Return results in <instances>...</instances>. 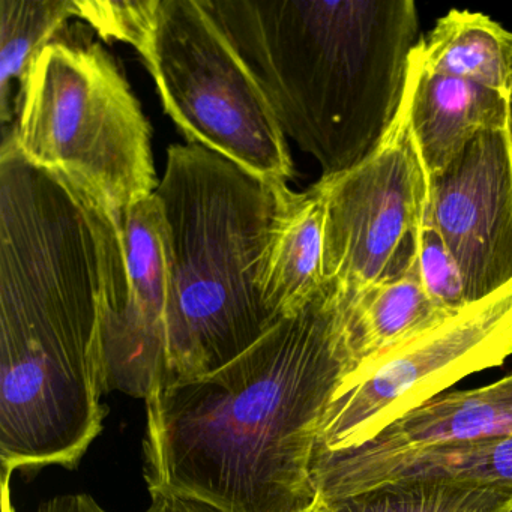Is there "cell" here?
Listing matches in <instances>:
<instances>
[{
	"mask_svg": "<svg viewBox=\"0 0 512 512\" xmlns=\"http://www.w3.org/2000/svg\"><path fill=\"white\" fill-rule=\"evenodd\" d=\"M325 206L314 185L284 188L260 257L257 287L272 319L304 310L325 289Z\"/></svg>",
	"mask_w": 512,
	"mask_h": 512,
	"instance_id": "13",
	"label": "cell"
},
{
	"mask_svg": "<svg viewBox=\"0 0 512 512\" xmlns=\"http://www.w3.org/2000/svg\"><path fill=\"white\" fill-rule=\"evenodd\" d=\"M161 0H74L76 19L104 41H122L142 53L151 37Z\"/></svg>",
	"mask_w": 512,
	"mask_h": 512,
	"instance_id": "19",
	"label": "cell"
},
{
	"mask_svg": "<svg viewBox=\"0 0 512 512\" xmlns=\"http://www.w3.org/2000/svg\"><path fill=\"white\" fill-rule=\"evenodd\" d=\"M512 356V281L412 340L365 359L341 379L316 454L359 448L392 422Z\"/></svg>",
	"mask_w": 512,
	"mask_h": 512,
	"instance_id": "7",
	"label": "cell"
},
{
	"mask_svg": "<svg viewBox=\"0 0 512 512\" xmlns=\"http://www.w3.org/2000/svg\"><path fill=\"white\" fill-rule=\"evenodd\" d=\"M35 166L61 176L118 224L158 187L151 127L115 59L65 29L35 59L13 127Z\"/></svg>",
	"mask_w": 512,
	"mask_h": 512,
	"instance_id": "5",
	"label": "cell"
},
{
	"mask_svg": "<svg viewBox=\"0 0 512 512\" xmlns=\"http://www.w3.org/2000/svg\"><path fill=\"white\" fill-rule=\"evenodd\" d=\"M418 274L425 293L445 313H455L469 304L460 266L437 232L428 208L419 233Z\"/></svg>",
	"mask_w": 512,
	"mask_h": 512,
	"instance_id": "20",
	"label": "cell"
},
{
	"mask_svg": "<svg viewBox=\"0 0 512 512\" xmlns=\"http://www.w3.org/2000/svg\"><path fill=\"white\" fill-rule=\"evenodd\" d=\"M151 506L145 512H220L197 500L173 494H151ZM37 512H109L88 494H65L41 503Z\"/></svg>",
	"mask_w": 512,
	"mask_h": 512,
	"instance_id": "21",
	"label": "cell"
},
{
	"mask_svg": "<svg viewBox=\"0 0 512 512\" xmlns=\"http://www.w3.org/2000/svg\"><path fill=\"white\" fill-rule=\"evenodd\" d=\"M410 67V127L428 181L442 175L482 133L509 128L508 97L425 70L421 40L413 49Z\"/></svg>",
	"mask_w": 512,
	"mask_h": 512,
	"instance_id": "12",
	"label": "cell"
},
{
	"mask_svg": "<svg viewBox=\"0 0 512 512\" xmlns=\"http://www.w3.org/2000/svg\"><path fill=\"white\" fill-rule=\"evenodd\" d=\"M118 227L128 284L115 281L104 314V392L146 400L163 374L170 292L169 230L155 193L128 208Z\"/></svg>",
	"mask_w": 512,
	"mask_h": 512,
	"instance_id": "9",
	"label": "cell"
},
{
	"mask_svg": "<svg viewBox=\"0 0 512 512\" xmlns=\"http://www.w3.org/2000/svg\"><path fill=\"white\" fill-rule=\"evenodd\" d=\"M425 70L457 77L509 95L512 82V32L491 17L451 10L421 38Z\"/></svg>",
	"mask_w": 512,
	"mask_h": 512,
	"instance_id": "15",
	"label": "cell"
},
{
	"mask_svg": "<svg viewBox=\"0 0 512 512\" xmlns=\"http://www.w3.org/2000/svg\"><path fill=\"white\" fill-rule=\"evenodd\" d=\"M4 136V134H2ZM127 271L118 224L61 176L0 149V458L74 469L103 430V323Z\"/></svg>",
	"mask_w": 512,
	"mask_h": 512,
	"instance_id": "1",
	"label": "cell"
},
{
	"mask_svg": "<svg viewBox=\"0 0 512 512\" xmlns=\"http://www.w3.org/2000/svg\"><path fill=\"white\" fill-rule=\"evenodd\" d=\"M343 299L347 334L358 364L412 340L452 314L440 310L425 293L418 266L397 280Z\"/></svg>",
	"mask_w": 512,
	"mask_h": 512,
	"instance_id": "16",
	"label": "cell"
},
{
	"mask_svg": "<svg viewBox=\"0 0 512 512\" xmlns=\"http://www.w3.org/2000/svg\"><path fill=\"white\" fill-rule=\"evenodd\" d=\"M506 436H512V371L481 388L445 392L350 451L380 454Z\"/></svg>",
	"mask_w": 512,
	"mask_h": 512,
	"instance_id": "14",
	"label": "cell"
},
{
	"mask_svg": "<svg viewBox=\"0 0 512 512\" xmlns=\"http://www.w3.org/2000/svg\"><path fill=\"white\" fill-rule=\"evenodd\" d=\"M311 476L323 503L349 499L386 485L512 488V436L380 454H316Z\"/></svg>",
	"mask_w": 512,
	"mask_h": 512,
	"instance_id": "11",
	"label": "cell"
},
{
	"mask_svg": "<svg viewBox=\"0 0 512 512\" xmlns=\"http://www.w3.org/2000/svg\"><path fill=\"white\" fill-rule=\"evenodd\" d=\"M76 19L74 0H0V121L13 127L20 95L41 52Z\"/></svg>",
	"mask_w": 512,
	"mask_h": 512,
	"instance_id": "17",
	"label": "cell"
},
{
	"mask_svg": "<svg viewBox=\"0 0 512 512\" xmlns=\"http://www.w3.org/2000/svg\"><path fill=\"white\" fill-rule=\"evenodd\" d=\"M140 56L190 145L263 181L292 179L289 143L271 103L203 0H161Z\"/></svg>",
	"mask_w": 512,
	"mask_h": 512,
	"instance_id": "6",
	"label": "cell"
},
{
	"mask_svg": "<svg viewBox=\"0 0 512 512\" xmlns=\"http://www.w3.org/2000/svg\"><path fill=\"white\" fill-rule=\"evenodd\" d=\"M259 80L287 139L347 172L376 151L418 46L412 0H203Z\"/></svg>",
	"mask_w": 512,
	"mask_h": 512,
	"instance_id": "3",
	"label": "cell"
},
{
	"mask_svg": "<svg viewBox=\"0 0 512 512\" xmlns=\"http://www.w3.org/2000/svg\"><path fill=\"white\" fill-rule=\"evenodd\" d=\"M356 365L344 299L325 287L220 370L154 389L143 440L149 493L220 512L313 511L320 425Z\"/></svg>",
	"mask_w": 512,
	"mask_h": 512,
	"instance_id": "2",
	"label": "cell"
},
{
	"mask_svg": "<svg viewBox=\"0 0 512 512\" xmlns=\"http://www.w3.org/2000/svg\"><path fill=\"white\" fill-rule=\"evenodd\" d=\"M325 505L329 512H509L512 488L386 485Z\"/></svg>",
	"mask_w": 512,
	"mask_h": 512,
	"instance_id": "18",
	"label": "cell"
},
{
	"mask_svg": "<svg viewBox=\"0 0 512 512\" xmlns=\"http://www.w3.org/2000/svg\"><path fill=\"white\" fill-rule=\"evenodd\" d=\"M508 101H509V131H511V137H512V82H511V89H509Z\"/></svg>",
	"mask_w": 512,
	"mask_h": 512,
	"instance_id": "22",
	"label": "cell"
},
{
	"mask_svg": "<svg viewBox=\"0 0 512 512\" xmlns=\"http://www.w3.org/2000/svg\"><path fill=\"white\" fill-rule=\"evenodd\" d=\"M410 103L412 67L400 112L376 151L314 184L325 206V287L341 298L418 266L430 181L413 139Z\"/></svg>",
	"mask_w": 512,
	"mask_h": 512,
	"instance_id": "8",
	"label": "cell"
},
{
	"mask_svg": "<svg viewBox=\"0 0 512 512\" xmlns=\"http://www.w3.org/2000/svg\"><path fill=\"white\" fill-rule=\"evenodd\" d=\"M286 187L199 145L167 151L155 190L170 253L166 349L157 388L220 370L274 325L257 272Z\"/></svg>",
	"mask_w": 512,
	"mask_h": 512,
	"instance_id": "4",
	"label": "cell"
},
{
	"mask_svg": "<svg viewBox=\"0 0 512 512\" xmlns=\"http://www.w3.org/2000/svg\"><path fill=\"white\" fill-rule=\"evenodd\" d=\"M509 512H512V509H511V511H509Z\"/></svg>",
	"mask_w": 512,
	"mask_h": 512,
	"instance_id": "24",
	"label": "cell"
},
{
	"mask_svg": "<svg viewBox=\"0 0 512 512\" xmlns=\"http://www.w3.org/2000/svg\"><path fill=\"white\" fill-rule=\"evenodd\" d=\"M428 214L454 254L467 302L512 281V137H476L428 188Z\"/></svg>",
	"mask_w": 512,
	"mask_h": 512,
	"instance_id": "10",
	"label": "cell"
},
{
	"mask_svg": "<svg viewBox=\"0 0 512 512\" xmlns=\"http://www.w3.org/2000/svg\"><path fill=\"white\" fill-rule=\"evenodd\" d=\"M311 512H329L328 506L325 505V503L322 502V500H319V503H317L316 508L313 509Z\"/></svg>",
	"mask_w": 512,
	"mask_h": 512,
	"instance_id": "23",
	"label": "cell"
}]
</instances>
